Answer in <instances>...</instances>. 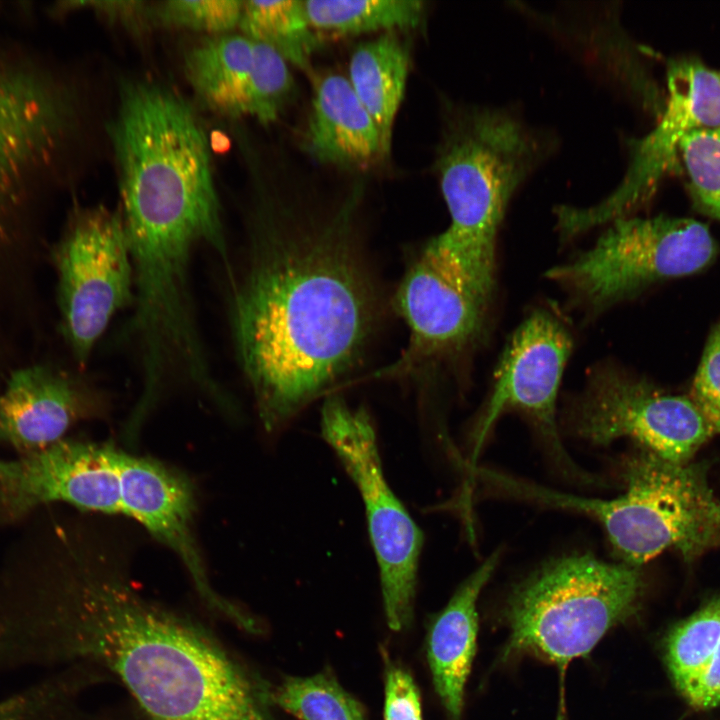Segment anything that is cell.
I'll use <instances>...</instances> for the list:
<instances>
[{"instance_id":"obj_1","label":"cell","mask_w":720,"mask_h":720,"mask_svg":"<svg viewBox=\"0 0 720 720\" xmlns=\"http://www.w3.org/2000/svg\"><path fill=\"white\" fill-rule=\"evenodd\" d=\"M127 568L111 544L65 537L52 568L0 597V671L96 666L150 720H272L264 681L201 625L142 595Z\"/></svg>"},{"instance_id":"obj_2","label":"cell","mask_w":720,"mask_h":720,"mask_svg":"<svg viewBox=\"0 0 720 720\" xmlns=\"http://www.w3.org/2000/svg\"><path fill=\"white\" fill-rule=\"evenodd\" d=\"M251 167L248 253L230 322L259 417L274 431L358 364L378 300L360 233L362 184L326 201L283 192Z\"/></svg>"},{"instance_id":"obj_3","label":"cell","mask_w":720,"mask_h":720,"mask_svg":"<svg viewBox=\"0 0 720 720\" xmlns=\"http://www.w3.org/2000/svg\"><path fill=\"white\" fill-rule=\"evenodd\" d=\"M138 297L171 306L191 293L199 245L229 268L209 135L192 103L147 77L119 81L107 124Z\"/></svg>"},{"instance_id":"obj_4","label":"cell","mask_w":720,"mask_h":720,"mask_svg":"<svg viewBox=\"0 0 720 720\" xmlns=\"http://www.w3.org/2000/svg\"><path fill=\"white\" fill-rule=\"evenodd\" d=\"M64 503L138 522L181 561L208 607L230 620L240 608L212 586L197 540L191 481L153 458L113 444L62 439L37 453L0 458V513L16 519Z\"/></svg>"},{"instance_id":"obj_5","label":"cell","mask_w":720,"mask_h":720,"mask_svg":"<svg viewBox=\"0 0 720 720\" xmlns=\"http://www.w3.org/2000/svg\"><path fill=\"white\" fill-rule=\"evenodd\" d=\"M549 131L511 107L449 104L435 169L450 215L423 253L487 309L495 286V244L507 206L557 147Z\"/></svg>"},{"instance_id":"obj_6","label":"cell","mask_w":720,"mask_h":720,"mask_svg":"<svg viewBox=\"0 0 720 720\" xmlns=\"http://www.w3.org/2000/svg\"><path fill=\"white\" fill-rule=\"evenodd\" d=\"M642 592L639 567L591 554L549 561L510 594L504 612L509 636L500 658L532 656L564 672L636 613Z\"/></svg>"},{"instance_id":"obj_7","label":"cell","mask_w":720,"mask_h":720,"mask_svg":"<svg viewBox=\"0 0 720 720\" xmlns=\"http://www.w3.org/2000/svg\"><path fill=\"white\" fill-rule=\"evenodd\" d=\"M716 247L703 223L687 218H617L595 244L547 275L590 312H598L661 279L711 262Z\"/></svg>"},{"instance_id":"obj_8","label":"cell","mask_w":720,"mask_h":720,"mask_svg":"<svg viewBox=\"0 0 720 720\" xmlns=\"http://www.w3.org/2000/svg\"><path fill=\"white\" fill-rule=\"evenodd\" d=\"M321 434L358 488L380 572L388 627L400 632L414 616L423 534L389 487L376 433L363 408L330 394L321 409Z\"/></svg>"},{"instance_id":"obj_9","label":"cell","mask_w":720,"mask_h":720,"mask_svg":"<svg viewBox=\"0 0 720 720\" xmlns=\"http://www.w3.org/2000/svg\"><path fill=\"white\" fill-rule=\"evenodd\" d=\"M51 259L62 335L83 368L114 315L134 301V271L119 209H77Z\"/></svg>"},{"instance_id":"obj_10","label":"cell","mask_w":720,"mask_h":720,"mask_svg":"<svg viewBox=\"0 0 720 720\" xmlns=\"http://www.w3.org/2000/svg\"><path fill=\"white\" fill-rule=\"evenodd\" d=\"M572 431L594 444L626 437L672 463H687L713 434L695 403L658 392L616 368L589 378L569 409Z\"/></svg>"},{"instance_id":"obj_11","label":"cell","mask_w":720,"mask_h":720,"mask_svg":"<svg viewBox=\"0 0 720 720\" xmlns=\"http://www.w3.org/2000/svg\"><path fill=\"white\" fill-rule=\"evenodd\" d=\"M668 100L656 127L636 145L623 184L608 199L568 214L571 230L624 217L655 188L675 160L683 139L700 128L720 127V76L696 60H679L668 70Z\"/></svg>"},{"instance_id":"obj_12","label":"cell","mask_w":720,"mask_h":720,"mask_svg":"<svg viewBox=\"0 0 720 720\" xmlns=\"http://www.w3.org/2000/svg\"><path fill=\"white\" fill-rule=\"evenodd\" d=\"M566 327L546 310L532 312L515 330L500 358L489 401L475 432V452L500 415L518 411L537 428L556 459L576 474L557 429L556 401L571 352Z\"/></svg>"},{"instance_id":"obj_13","label":"cell","mask_w":720,"mask_h":720,"mask_svg":"<svg viewBox=\"0 0 720 720\" xmlns=\"http://www.w3.org/2000/svg\"><path fill=\"white\" fill-rule=\"evenodd\" d=\"M395 305L409 328L408 344L377 376H410L462 352L480 336L487 310L422 252L402 278Z\"/></svg>"},{"instance_id":"obj_14","label":"cell","mask_w":720,"mask_h":720,"mask_svg":"<svg viewBox=\"0 0 720 720\" xmlns=\"http://www.w3.org/2000/svg\"><path fill=\"white\" fill-rule=\"evenodd\" d=\"M96 397L79 377L50 364L14 370L0 392V442L25 456L64 439L96 409Z\"/></svg>"},{"instance_id":"obj_15","label":"cell","mask_w":720,"mask_h":720,"mask_svg":"<svg viewBox=\"0 0 720 720\" xmlns=\"http://www.w3.org/2000/svg\"><path fill=\"white\" fill-rule=\"evenodd\" d=\"M304 146L318 163L365 170L386 160L379 132L346 76L314 77Z\"/></svg>"},{"instance_id":"obj_16","label":"cell","mask_w":720,"mask_h":720,"mask_svg":"<svg viewBox=\"0 0 720 720\" xmlns=\"http://www.w3.org/2000/svg\"><path fill=\"white\" fill-rule=\"evenodd\" d=\"M499 559L500 551L486 558L428 625L426 658L434 690L449 720H462L465 687L476 652V604Z\"/></svg>"},{"instance_id":"obj_17","label":"cell","mask_w":720,"mask_h":720,"mask_svg":"<svg viewBox=\"0 0 720 720\" xmlns=\"http://www.w3.org/2000/svg\"><path fill=\"white\" fill-rule=\"evenodd\" d=\"M197 101L226 120L248 117L255 77V41L240 33L206 36L183 56Z\"/></svg>"},{"instance_id":"obj_18","label":"cell","mask_w":720,"mask_h":720,"mask_svg":"<svg viewBox=\"0 0 720 720\" xmlns=\"http://www.w3.org/2000/svg\"><path fill=\"white\" fill-rule=\"evenodd\" d=\"M409 60L407 46L394 32L360 43L349 60L347 78L379 132L386 159L406 89Z\"/></svg>"},{"instance_id":"obj_19","label":"cell","mask_w":720,"mask_h":720,"mask_svg":"<svg viewBox=\"0 0 720 720\" xmlns=\"http://www.w3.org/2000/svg\"><path fill=\"white\" fill-rule=\"evenodd\" d=\"M424 5L419 0L304 1L312 28L335 37L415 28L423 19Z\"/></svg>"},{"instance_id":"obj_20","label":"cell","mask_w":720,"mask_h":720,"mask_svg":"<svg viewBox=\"0 0 720 720\" xmlns=\"http://www.w3.org/2000/svg\"><path fill=\"white\" fill-rule=\"evenodd\" d=\"M238 28L242 34L272 47L288 63L311 73L318 37L303 0L243 1Z\"/></svg>"},{"instance_id":"obj_21","label":"cell","mask_w":720,"mask_h":720,"mask_svg":"<svg viewBox=\"0 0 720 720\" xmlns=\"http://www.w3.org/2000/svg\"><path fill=\"white\" fill-rule=\"evenodd\" d=\"M271 702L299 720H368L362 703L335 675L288 676L271 690Z\"/></svg>"},{"instance_id":"obj_22","label":"cell","mask_w":720,"mask_h":720,"mask_svg":"<svg viewBox=\"0 0 720 720\" xmlns=\"http://www.w3.org/2000/svg\"><path fill=\"white\" fill-rule=\"evenodd\" d=\"M86 670L62 668L0 698V720H82L76 706Z\"/></svg>"},{"instance_id":"obj_23","label":"cell","mask_w":720,"mask_h":720,"mask_svg":"<svg viewBox=\"0 0 720 720\" xmlns=\"http://www.w3.org/2000/svg\"><path fill=\"white\" fill-rule=\"evenodd\" d=\"M720 644V598L676 625L665 642V662L681 691L707 664Z\"/></svg>"},{"instance_id":"obj_24","label":"cell","mask_w":720,"mask_h":720,"mask_svg":"<svg viewBox=\"0 0 720 720\" xmlns=\"http://www.w3.org/2000/svg\"><path fill=\"white\" fill-rule=\"evenodd\" d=\"M679 153L696 206L720 220V127L692 131L681 142Z\"/></svg>"},{"instance_id":"obj_25","label":"cell","mask_w":720,"mask_h":720,"mask_svg":"<svg viewBox=\"0 0 720 720\" xmlns=\"http://www.w3.org/2000/svg\"><path fill=\"white\" fill-rule=\"evenodd\" d=\"M242 8V0H166L152 2V19L154 26L216 36L239 26Z\"/></svg>"},{"instance_id":"obj_26","label":"cell","mask_w":720,"mask_h":720,"mask_svg":"<svg viewBox=\"0 0 720 720\" xmlns=\"http://www.w3.org/2000/svg\"><path fill=\"white\" fill-rule=\"evenodd\" d=\"M254 41L255 78L248 117L268 125L279 118L294 96L295 82L288 62L269 45Z\"/></svg>"},{"instance_id":"obj_27","label":"cell","mask_w":720,"mask_h":720,"mask_svg":"<svg viewBox=\"0 0 720 720\" xmlns=\"http://www.w3.org/2000/svg\"><path fill=\"white\" fill-rule=\"evenodd\" d=\"M713 433H720V321L714 326L698 366L692 398Z\"/></svg>"},{"instance_id":"obj_28","label":"cell","mask_w":720,"mask_h":720,"mask_svg":"<svg viewBox=\"0 0 720 720\" xmlns=\"http://www.w3.org/2000/svg\"><path fill=\"white\" fill-rule=\"evenodd\" d=\"M384 661V720H423L419 688L410 671L381 649Z\"/></svg>"},{"instance_id":"obj_29","label":"cell","mask_w":720,"mask_h":720,"mask_svg":"<svg viewBox=\"0 0 720 720\" xmlns=\"http://www.w3.org/2000/svg\"><path fill=\"white\" fill-rule=\"evenodd\" d=\"M87 4L106 23L118 26L135 36H142L155 27L152 19V2L128 0L96 1Z\"/></svg>"},{"instance_id":"obj_30","label":"cell","mask_w":720,"mask_h":720,"mask_svg":"<svg viewBox=\"0 0 720 720\" xmlns=\"http://www.w3.org/2000/svg\"><path fill=\"white\" fill-rule=\"evenodd\" d=\"M680 692L695 708L720 704V644L704 668Z\"/></svg>"},{"instance_id":"obj_31","label":"cell","mask_w":720,"mask_h":720,"mask_svg":"<svg viewBox=\"0 0 720 720\" xmlns=\"http://www.w3.org/2000/svg\"><path fill=\"white\" fill-rule=\"evenodd\" d=\"M719 76H720V73H719Z\"/></svg>"}]
</instances>
